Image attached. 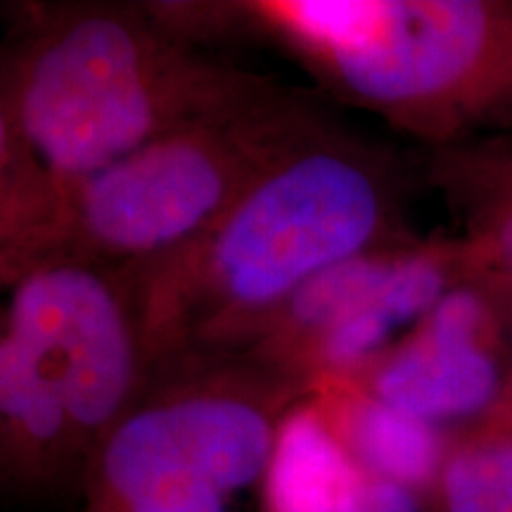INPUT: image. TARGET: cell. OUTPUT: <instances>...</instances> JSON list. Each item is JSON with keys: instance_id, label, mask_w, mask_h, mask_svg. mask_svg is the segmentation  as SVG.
Masks as SVG:
<instances>
[{"instance_id": "5b68a950", "label": "cell", "mask_w": 512, "mask_h": 512, "mask_svg": "<svg viewBox=\"0 0 512 512\" xmlns=\"http://www.w3.org/2000/svg\"><path fill=\"white\" fill-rule=\"evenodd\" d=\"M292 387L226 373L140 396L93 453L91 512L117 510L169 477H197L226 496L261 484Z\"/></svg>"}, {"instance_id": "3957f363", "label": "cell", "mask_w": 512, "mask_h": 512, "mask_svg": "<svg viewBox=\"0 0 512 512\" xmlns=\"http://www.w3.org/2000/svg\"><path fill=\"white\" fill-rule=\"evenodd\" d=\"M261 15L337 93L434 150L512 131V0H287Z\"/></svg>"}, {"instance_id": "6da1fadb", "label": "cell", "mask_w": 512, "mask_h": 512, "mask_svg": "<svg viewBox=\"0 0 512 512\" xmlns=\"http://www.w3.org/2000/svg\"><path fill=\"white\" fill-rule=\"evenodd\" d=\"M403 240L392 159L318 114L209 233L128 271L150 361L256 337L318 273Z\"/></svg>"}, {"instance_id": "52a82bcc", "label": "cell", "mask_w": 512, "mask_h": 512, "mask_svg": "<svg viewBox=\"0 0 512 512\" xmlns=\"http://www.w3.org/2000/svg\"><path fill=\"white\" fill-rule=\"evenodd\" d=\"M344 380L456 434L512 399V337L494 304L463 283L387 354Z\"/></svg>"}, {"instance_id": "8992f818", "label": "cell", "mask_w": 512, "mask_h": 512, "mask_svg": "<svg viewBox=\"0 0 512 512\" xmlns=\"http://www.w3.org/2000/svg\"><path fill=\"white\" fill-rule=\"evenodd\" d=\"M3 328L34 351L67 401L88 465L136 406L150 363L133 285L110 266L48 254L15 275Z\"/></svg>"}, {"instance_id": "7c38bea8", "label": "cell", "mask_w": 512, "mask_h": 512, "mask_svg": "<svg viewBox=\"0 0 512 512\" xmlns=\"http://www.w3.org/2000/svg\"><path fill=\"white\" fill-rule=\"evenodd\" d=\"M64 195L31 155L0 72V275L19 271L60 249Z\"/></svg>"}, {"instance_id": "9c48e42d", "label": "cell", "mask_w": 512, "mask_h": 512, "mask_svg": "<svg viewBox=\"0 0 512 512\" xmlns=\"http://www.w3.org/2000/svg\"><path fill=\"white\" fill-rule=\"evenodd\" d=\"M86 465L79 434L57 382L34 351L0 325V482L38 494Z\"/></svg>"}, {"instance_id": "5bb4252c", "label": "cell", "mask_w": 512, "mask_h": 512, "mask_svg": "<svg viewBox=\"0 0 512 512\" xmlns=\"http://www.w3.org/2000/svg\"><path fill=\"white\" fill-rule=\"evenodd\" d=\"M228 496L197 477H169L112 512H228Z\"/></svg>"}, {"instance_id": "ba28073f", "label": "cell", "mask_w": 512, "mask_h": 512, "mask_svg": "<svg viewBox=\"0 0 512 512\" xmlns=\"http://www.w3.org/2000/svg\"><path fill=\"white\" fill-rule=\"evenodd\" d=\"M430 176L460 226L465 283L494 304L512 337V131L439 147Z\"/></svg>"}, {"instance_id": "277c9868", "label": "cell", "mask_w": 512, "mask_h": 512, "mask_svg": "<svg viewBox=\"0 0 512 512\" xmlns=\"http://www.w3.org/2000/svg\"><path fill=\"white\" fill-rule=\"evenodd\" d=\"M318 114L268 88L235 110L166 133L64 195L55 254L131 271L181 252Z\"/></svg>"}, {"instance_id": "8fae6325", "label": "cell", "mask_w": 512, "mask_h": 512, "mask_svg": "<svg viewBox=\"0 0 512 512\" xmlns=\"http://www.w3.org/2000/svg\"><path fill=\"white\" fill-rule=\"evenodd\" d=\"M363 482L313 396L287 408L261 477L266 512H347Z\"/></svg>"}, {"instance_id": "2e32d148", "label": "cell", "mask_w": 512, "mask_h": 512, "mask_svg": "<svg viewBox=\"0 0 512 512\" xmlns=\"http://www.w3.org/2000/svg\"><path fill=\"white\" fill-rule=\"evenodd\" d=\"M0 287H8V283H5L3 275H0ZM0 325H3V316H0Z\"/></svg>"}, {"instance_id": "4fadbf2b", "label": "cell", "mask_w": 512, "mask_h": 512, "mask_svg": "<svg viewBox=\"0 0 512 512\" xmlns=\"http://www.w3.org/2000/svg\"><path fill=\"white\" fill-rule=\"evenodd\" d=\"M427 508L512 512V399L477 425L451 434Z\"/></svg>"}, {"instance_id": "7a4b0ae2", "label": "cell", "mask_w": 512, "mask_h": 512, "mask_svg": "<svg viewBox=\"0 0 512 512\" xmlns=\"http://www.w3.org/2000/svg\"><path fill=\"white\" fill-rule=\"evenodd\" d=\"M0 72L24 143L62 195L166 133L268 91L126 10L48 19Z\"/></svg>"}, {"instance_id": "9a60e30c", "label": "cell", "mask_w": 512, "mask_h": 512, "mask_svg": "<svg viewBox=\"0 0 512 512\" xmlns=\"http://www.w3.org/2000/svg\"><path fill=\"white\" fill-rule=\"evenodd\" d=\"M347 512H430L427 501L406 486L366 477Z\"/></svg>"}, {"instance_id": "30bf717a", "label": "cell", "mask_w": 512, "mask_h": 512, "mask_svg": "<svg viewBox=\"0 0 512 512\" xmlns=\"http://www.w3.org/2000/svg\"><path fill=\"white\" fill-rule=\"evenodd\" d=\"M311 389L363 475L406 486L427 501L451 434L377 401L351 380H323Z\"/></svg>"}]
</instances>
